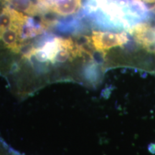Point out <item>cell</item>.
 I'll return each mask as SVG.
<instances>
[{
  "instance_id": "8992f818",
  "label": "cell",
  "mask_w": 155,
  "mask_h": 155,
  "mask_svg": "<svg viewBox=\"0 0 155 155\" xmlns=\"http://www.w3.org/2000/svg\"><path fill=\"white\" fill-rule=\"evenodd\" d=\"M17 155H21V154H17Z\"/></svg>"
},
{
  "instance_id": "3957f363",
  "label": "cell",
  "mask_w": 155,
  "mask_h": 155,
  "mask_svg": "<svg viewBox=\"0 0 155 155\" xmlns=\"http://www.w3.org/2000/svg\"><path fill=\"white\" fill-rule=\"evenodd\" d=\"M43 12L67 17L76 14L82 7L81 0H36Z\"/></svg>"
},
{
  "instance_id": "5b68a950",
  "label": "cell",
  "mask_w": 155,
  "mask_h": 155,
  "mask_svg": "<svg viewBox=\"0 0 155 155\" xmlns=\"http://www.w3.org/2000/svg\"><path fill=\"white\" fill-rule=\"evenodd\" d=\"M148 10H154L155 9V0H142Z\"/></svg>"
},
{
  "instance_id": "6da1fadb",
  "label": "cell",
  "mask_w": 155,
  "mask_h": 155,
  "mask_svg": "<svg viewBox=\"0 0 155 155\" xmlns=\"http://www.w3.org/2000/svg\"><path fill=\"white\" fill-rule=\"evenodd\" d=\"M148 9L142 0H86L83 13L100 27L129 32Z\"/></svg>"
},
{
  "instance_id": "7a4b0ae2",
  "label": "cell",
  "mask_w": 155,
  "mask_h": 155,
  "mask_svg": "<svg viewBox=\"0 0 155 155\" xmlns=\"http://www.w3.org/2000/svg\"><path fill=\"white\" fill-rule=\"evenodd\" d=\"M89 43L94 52L100 53L105 58L110 50L114 48L123 47L129 42L126 32H113L108 31H93L88 35Z\"/></svg>"
},
{
  "instance_id": "277c9868",
  "label": "cell",
  "mask_w": 155,
  "mask_h": 155,
  "mask_svg": "<svg viewBox=\"0 0 155 155\" xmlns=\"http://www.w3.org/2000/svg\"><path fill=\"white\" fill-rule=\"evenodd\" d=\"M129 33L144 49L155 53V28L147 23H138L129 31Z\"/></svg>"
}]
</instances>
